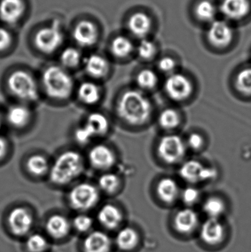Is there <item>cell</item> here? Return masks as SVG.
Segmentation results:
<instances>
[{
  "label": "cell",
  "instance_id": "cell-20",
  "mask_svg": "<svg viewBox=\"0 0 251 252\" xmlns=\"http://www.w3.org/2000/svg\"><path fill=\"white\" fill-rule=\"evenodd\" d=\"M198 223V215L191 207L181 209L174 218V226L180 233L189 234L193 232Z\"/></svg>",
  "mask_w": 251,
  "mask_h": 252
},
{
  "label": "cell",
  "instance_id": "cell-30",
  "mask_svg": "<svg viewBox=\"0 0 251 252\" xmlns=\"http://www.w3.org/2000/svg\"><path fill=\"white\" fill-rule=\"evenodd\" d=\"M134 46L128 37L119 35L111 44V52L114 57L123 59L129 57L134 52Z\"/></svg>",
  "mask_w": 251,
  "mask_h": 252
},
{
  "label": "cell",
  "instance_id": "cell-25",
  "mask_svg": "<svg viewBox=\"0 0 251 252\" xmlns=\"http://www.w3.org/2000/svg\"><path fill=\"white\" fill-rule=\"evenodd\" d=\"M77 94L84 104L93 106L97 104L101 99L102 89L94 81H84L78 87Z\"/></svg>",
  "mask_w": 251,
  "mask_h": 252
},
{
  "label": "cell",
  "instance_id": "cell-39",
  "mask_svg": "<svg viewBox=\"0 0 251 252\" xmlns=\"http://www.w3.org/2000/svg\"><path fill=\"white\" fill-rule=\"evenodd\" d=\"M137 54L144 61H150L156 56L157 49L156 44L147 38H143L137 46Z\"/></svg>",
  "mask_w": 251,
  "mask_h": 252
},
{
  "label": "cell",
  "instance_id": "cell-37",
  "mask_svg": "<svg viewBox=\"0 0 251 252\" xmlns=\"http://www.w3.org/2000/svg\"><path fill=\"white\" fill-rule=\"evenodd\" d=\"M94 220L85 213H80L72 220V229L81 234H88L91 232Z\"/></svg>",
  "mask_w": 251,
  "mask_h": 252
},
{
  "label": "cell",
  "instance_id": "cell-16",
  "mask_svg": "<svg viewBox=\"0 0 251 252\" xmlns=\"http://www.w3.org/2000/svg\"><path fill=\"white\" fill-rule=\"evenodd\" d=\"M249 0H223L220 7L222 14L229 20L240 21L250 13Z\"/></svg>",
  "mask_w": 251,
  "mask_h": 252
},
{
  "label": "cell",
  "instance_id": "cell-9",
  "mask_svg": "<svg viewBox=\"0 0 251 252\" xmlns=\"http://www.w3.org/2000/svg\"><path fill=\"white\" fill-rule=\"evenodd\" d=\"M7 223L12 235L19 238L27 237L33 227V215L26 207H16L9 213Z\"/></svg>",
  "mask_w": 251,
  "mask_h": 252
},
{
  "label": "cell",
  "instance_id": "cell-15",
  "mask_svg": "<svg viewBox=\"0 0 251 252\" xmlns=\"http://www.w3.org/2000/svg\"><path fill=\"white\" fill-rule=\"evenodd\" d=\"M112 239L103 231H91L87 234L83 241L84 252H110Z\"/></svg>",
  "mask_w": 251,
  "mask_h": 252
},
{
  "label": "cell",
  "instance_id": "cell-28",
  "mask_svg": "<svg viewBox=\"0 0 251 252\" xmlns=\"http://www.w3.org/2000/svg\"><path fill=\"white\" fill-rule=\"evenodd\" d=\"M135 81L137 89L144 93L155 90L159 85V78L156 71L145 68L137 72Z\"/></svg>",
  "mask_w": 251,
  "mask_h": 252
},
{
  "label": "cell",
  "instance_id": "cell-19",
  "mask_svg": "<svg viewBox=\"0 0 251 252\" xmlns=\"http://www.w3.org/2000/svg\"><path fill=\"white\" fill-rule=\"evenodd\" d=\"M73 38L81 47L94 45L98 38L97 27L90 21H81L74 29Z\"/></svg>",
  "mask_w": 251,
  "mask_h": 252
},
{
  "label": "cell",
  "instance_id": "cell-10",
  "mask_svg": "<svg viewBox=\"0 0 251 252\" xmlns=\"http://www.w3.org/2000/svg\"><path fill=\"white\" fill-rule=\"evenodd\" d=\"M63 33L57 24L41 28L35 36V47L44 53L56 51L63 42Z\"/></svg>",
  "mask_w": 251,
  "mask_h": 252
},
{
  "label": "cell",
  "instance_id": "cell-21",
  "mask_svg": "<svg viewBox=\"0 0 251 252\" xmlns=\"http://www.w3.org/2000/svg\"><path fill=\"white\" fill-rule=\"evenodd\" d=\"M152 20L148 15L141 12H137L130 16L128 22L130 32L137 38H145L152 29Z\"/></svg>",
  "mask_w": 251,
  "mask_h": 252
},
{
  "label": "cell",
  "instance_id": "cell-1",
  "mask_svg": "<svg viewBox=\"0 0 251 252\" xmlns=\"http://www.w3.org/2000/svg\"><path fill=\"white\" fill-rule=\"evenodd\" d=\"M116 112L124 124L141 127L146 125L153 116V103L144 92L139 89H128L119 94Z\"/></svg>",
  "mask_w": 251,
  "mask_h": 252
},
{
  "label": "cell",
  "instance_id": "cell-32",
  "mask_svg": "<svg viewBox=\"0 0 251 252\" xmlns=\"http://www.w3.org/2000/svg\"><path fill=\"white\" fill-rule=\"evenodd\" d=\"M28 171L34 176H42L50 172V165L48 159L41 154H33L27 160Z\"/></svg>",
  "mask_w": 251,
  "mask_h": 252
},
{
  "label": "cell",
  "instance_id": "cell-23",
  "mask_svg": "<svg viewBox=\"0 0 251 252\" xmlns=\"http://www.w3.org/2000/svg\"><path fill=\"white\" fill-rule=\"evenodd\" d=\"M5 119L11 127L23 128L30 122L32 112L26 105H14L9 108L6 113Z\"/></svg>",
  "mask_w": 251,
  "mask_h": 252
},
{
  "label": "cell",
  "instance_id": "cell-3",
  "mask_svg": "<svg viewBox=\"0 0 251 252\" xmlns=\"http://www.w3.org/2000/svg\"><path fill=\"white\" fill-rule=\"evenodd\" d=\"M41 81L46 94L53 100H66L73 92V79L61 66L53 65L46 68Z\"/></svg>",
  "mask_w": 251,
  "mask_h": 252
},
{
  "label": "cell",
  "instance_id": "cell-43",
  "mask_svg": "<svg viewBox=\"0 0 251 252\" xmlns=\"http://www.w3.org/2000/svg\"><path fill=\"white\" fill-rule=\"evenodd\" d=\"M75 138L77 142L81 145H85L94 139L84 125L77 127L75 131Z\"/></svg>",
  "mask_w": 251,
  "mask_h": 252
},
{
  "label": "cell",
  "instance_id": "cell-35",
  "mask_svg": "<svg viewBox=\"0 0 251 252\" xmlns=\"http://www.w3.org/2000/svg\"><path fill=\"white\" fill-rule=\"evenodd\" d=\"M216 14V6L209 0H201L195 7V15L201 22L212 23L215 21Z\"/></svg>",
  "mask_w": 251,
  "mask_h": 252
},
{
  "label": "cell",
  "instance_id": "cell-8",
  "mask_svg": "<svg viewBox=\"0 0 251 252\" xmlns=\"http://www.w3.org/2000/svg\"><path fill=\"white\" fill-rule=\"evenodd\" d=\"M164 90L171 100L184 102L188 100L194 93V85L187 75L175 72L167 75L164 84Z\"/></svg>",
  "mask_w": 251,
  "mask_h": 252
},
{
  "label": "cell",
  "instance_id": "cell-22",
  "mask_svg": "<svg viewBox=\"0 0 251 252\" xmlns=\"http://www.w3.org/2000/svg\"><path fill=\"white\" fill-rule=\"evenodd\" d=\"M85 70L91 78L102 79L109 74L110 65L106 58L99 54H91L84 61Z\"/></svg>",
  "mask_w": 251,
  "mask_h": 252
},
{
  "label": "cell",
  "instance_id": "cell-2",
  "mask_svg": "<svg viewBox=\"0 0 251 252\" xmlns=\"http://www.w3.org/2000/svg\"><path fill=\"white\" fill-rule=\"evenodd\" d=\"M84 168V160L80 153L73 150L64 151L50 166V182L57 186L69 185L82 174Z\"/></svg>",
  "mask_w": 251,
  "mask_h": 252
},
{
  "label": "cell",
  "instance_id": "cell-5",
  "mask_svg": "<svg viewBox=\"0 0 251 252\" xmlns=\"http://www.w3.org/2000/svg\"><path fill=\"white\" fill-rule=\"evenodd\" d=\"M185 140L179 135L169 133L159 139L156 153L161 161L167 164H177L183 161L187 152Z\"/></svg>",
  "mask_w": 251,
  "mask_h": 252
},
{
  "label": "cell",
  "instance_id": "cell-36",
  "mask_svg": "<svg viewBox=\"0 0 251 252\" xmlns=\"http://www.w3.org/2000/svg\"><path fill=\"white\" fill-rule=\"evenodd\" d=\"M234 85L243 95L251 96V66L243 68L236 75Z\"/></svg>",
  "mask_w": 251,
  "mask_h": 252
},
{
  "label": "cell",
  "instance_id": "cell-14",
  "mask_svg": "<svg viewBox=\"0 0 251 252\" xmlns=\"http://www.w3.org/2000/svg\"><path fill=\"white\" fill-rule=\"evenodd\" d=\"M181 191L179 184L173 178H162L156 184V195L162 202L166 204H174L179 199Z\"/></svg>",
  "mask_w": 251,
  "mask_h": 252
},
{
  "label": "cell",
  "instance_id": "cell-17",
  "mask_svg": "<svg viewBox=\"0 0 251 252\" xmlns=\"http://www.w3.org/2000/svg\"><path fill=\"white\" fill-rule=\"evenodd\" d=\"M225 235V229L219 219H208L202 224L200 236L202 241L208 245L221 244Z\"/></svg>",
  "mask_w": 251,
  "mask_h": 252
},
{
  "label": "cell",
  "instance_id": "cell-18",
  "mask_svg": "<svg viewBox=\"0 0 251 252\" xmlns=\"http://www.w3.org/2000/svg\"><path fill=\"white\" fill-rule=\"evenodd\" d=\"M99 223L106 229H115L119 227L123 220V214L119 207L113 204L102 206L97 215Z\"/></svg>",
  "mask_w": 251,
  "mask_h": 252
},
{
  "label": "cell",
  "instance_id": "cell-45",
  "mask_svg": "<svg viewBox=\"0 0 251 252\" xmlns=\"http://www.w3.org/2000/svg\"><path fill=\"white\" fill-rule=\"evenodd\" d=\"M7 151H8V143L7 139L2 135L0 134V160L5 157Z\"/></svg>",
  "mask_w": 251,
  "mask_h": 252
},
{
  "label": "cell",
  "instance_id": "cell-6",
  "mask_svg": "<svg viewBox=\"0 0 251 252\" xmlns=\"http://www.w3.org/2000/svg\"><path fill=\"white\" fill-rule=\"evenodd\" d=\"M100 199L99 188L87 182L75 185L68 195L69 205L79 213H85L92 210L97 205Z\"/></svg>",
  "mask_w": 251,
  "mask_h": 252
},
{
  "label": "cell",
  "instance_id": "cell-41",
  "mask_svg": "<svg viewBox=\"0 0 251 252\" xmlns=\"http://www.w3.org/2000/svg\"><path fill=\"white\" fill-rule=\"evenodd\" d=\"M188 149L193 151H200L205 146V138L199 132H192L185 140Z\"/></svg>",
  "mask_w": 251,
  "mask_h": 252
},
{
  "label": "cell",
  "instance_id": "cell-38",
  "mask_svg": "<svg viewBox=\"0 0 251 252\" xmlns=\"http://www.w3.org/2000/svg\"><path fill=\"white\" fill-rule=\"evenodd\" d=\"M82 56L81 52L74 47H68L60 55V62L63 68H75L81 63Z\"/></svg>",
  "mask_w": 251,
  "mask_h": 252
},
{
  "label": "cell",
  "instance_id": "cell-27",
  "mask_svg": "<svg viewBox=\"0 0 251 252\" xmlns=\"http://www.w3.org/2000/svg\"><path fill=\"white\" fill-rule=\"evenodd\" d=\"M158 124L161 128L171 131L178 128L181 124V115L175 108H165L158 116Z\"/></svg>",
  "mask_w": 251,
  "mask_h": 252
},
{
  "label": "cell",
  "instance_id": "cell-13",
  "mask_svg": "<svg viewBox=\"0 0 251 252\" xmlns=\"http://www.w3.org/2000/svg\"><path fill=\"white\" fill-rule=\"evenodd\" d=\"M72 229V221L63 215H52L45 222L47 236L56 241L67 238Z\"/></svg>",
  "mask_w": 251,
  "mask_h": 252
},
{
  "label": "cell",
  "instance_id": "cell-11",
  "mask_svg": "<svg viewBox=\"0 0 251 252\" xmlns=\"http://www.w3.org/2000/svg\"><path fill=\"white\" fill-rule=\"evenodd\" d=\"M88 161L94 168L100 170H109L116 164L114 151L105 144H97L90 149Z\"/></svg>",
  "mask_w": 251,
  "mask_h": 252
},
{
  "label": "cell",
  "instance_id": "cell-26",
  "mask_svg": "<svg viewBox=\"0 0 251 252\" xmlns=\"http://www.w3.org/2000/svg\"><path fill=\"white\" fill-rule=\"evenodd\" d=\"M84 125L94 138L106 134L110 128L109 118L101 112L90 114Z\"/></svg>",
  "mask_w": 251,
  "mask_h": 252
},
{
  "label": "cell",
  "instance_id": "cell-31",
  "mask_svg": "<svg viewBox=\"0 0 251 252\" xmlns=\"http://www.w3.org/2000/svg\"><path fill=\"white\" fill-rule=\"evenodd\" d=\"M122 186V180L119 175L112 172H106L98 179V187L100 191L106 194L116 193Z\"/></svg>",
  "mask_w": 251,
  "mask_h": 252
},
{
  "label": "cell",
  "instance_id": "cell-40",
  "mask_svg": "<svg viewBox=\"0 0 251 252\" xmlns=\"http://www.w3.org/2000/svg\"><path fill=\"white\" fill-rule=\"evenodd\" d=\"M200 189L195 185H188V186L181 189L180 198L184 204L190 207L197 204L200 198Z\"/></svg>",
  "mask_w": 251,
  "mask_h": 252
},
{
  "label": "cell",
  "instance_id": "cell-4",
  "mask_svg": "<svg viewBox=\"0 0 251 252\" xmlns=\"http://www.w3.org/2000/svg\"><path fill=\"white\" fill-rule=\"evenodd\" d=\"M7 87L12 95L24 102H33L38 98V87L35 78L26 71L16 70L7 79Z\"/></svg>",
  "mask_w": 251,
  "mask_h": 252
},
{
  "label": "cell",
  "instance_id": "cell-33",
  "mask_svg": "<svg viewBox=\"0 0 251 252\" xmlns=\"http://www.w3.org/2000/svg\"><path fill=\"white\" fill-rule=\"evenodd\" d=\"M226 210L225 201L221 197L210 196L205 200L203 210L209 219H219Z\"/></svg>",
  "mask_w": 251,
  "mask_h": 252
},
{
  "label": "cell",
  "instance_id": "cell-42",
  "mask_svg": "<svg viewBox=\"0 0 251 252\" xmlns=\"http://www.w3.org/2000/svg\"><path fill=\"white\" fill-rule=\"evenodd\" d=\"M158 69L167 75L176 72L177 63L175 59L169 56H165L159 59L157 63Z\"/></svg>",
  "mask_w": 251,
  "mask_h": 252
},
{
  "label": "cell",
  "instance_id": "cell-24",
  "mask_svg": "<svg viewBox=\"0 0 251 252\" xmlns=\"http://www.w3.org/2000/svg\"><path fill=\"white\" fill-rule=\"evenodd\" d=\"M25 11L22 0H1L0 1V18L7 24H14L20 19Z\"/></svg>",
  "mask_w": 251,
  "mask_h": 252
},
{
  "label": "cell",
  "instance_id": "cell-12",
  "mask_svg": "<svg viewBox=\"0 0 251 252\" xmlns=\"http://www.w3.org/2000/svg\"><path fill=\"white\" fill-rule=\"evenodd\" d=\"M207 38L214 47L225 48L232 42L234 32L232 28L225 21H214L208 29Z\"/></svg>",
  "mask_w": 251,
  "mask_h": 252
},
{
  "label": "cell",
  "instance_id": "cell-34",
  "mask_svg": "<svg viewBox=\"0 0 251 252\" xmlns=\"http://www.w3.org/2000/svg\"><path fill=\"white\" fill-rule=\"evenodd\" d=\"M25 248L28 252H46L50 248V241L47 235L33 232L26 237Z\"/></svg>",
  "mask_w": 251,
  "mask_h": 252
},
{
  "label": "cell",
  "instance_id": "cell-44",
  "mask_svg": "<svg viewBox=\"0 0 251 252\" xmlns=\"http://www.w3.org/2000/svg\"><path fill=\"white\" fill-rule=\"evenodd\" d=\"M11 41L12 37L9 31L0 28V51L7 50L10 47Z\"/></svg>",
  "mask_w": 251,
  "mask_h": 252
},
{
  "label": "cell",
  "instance_id": "cell-29",
  "mask_svg": "<svg viewBox=\"0 0 251 252\" xmlns=\"http://www.w3.org/2000/svg\"><path fill=\"white\" fill-rule=\"evenodd\" d=\"M139 237L137 231L132 227L122 228L118 232L115 239L116 246L122 251H130L137 247Z\"/></svg>",
  "mask_w": 251,
  "mask_h": 252
},
{
  "label": "cell",
  "instance_id": "cell-7",
  "mask_svg": "<svg viewBox=\"0 0 251 252\" xmlns=\"http://www.w3.org/2000/svg\"><path fill=\"white\" fill-rule=\"evenodd\" d=\"M178 173L180 177L184 182L191 185L212 182L218 176L216 167L205 164L197 159L183 161L180 166Z\"/></svg>",
  "mask_w": 251,
  "mask_h": 252
},
{
  "label": "cell",
  "instance_id": "cell-46",
  "mask_svg": "<svg viewBox=\"0 0 251 252\" xmlns=\"http://www.w3.org/2000/svg\"><path fill=\"white\" fill-rule=\"evenodd\" d=\"M3 126V118L1 117V115H0V131H1V128H2Z\"/></svg>",
  "mask_w": 251,
  "mask_h": 252
}]
</instances>
